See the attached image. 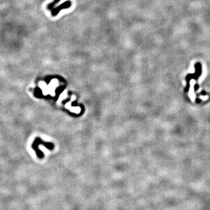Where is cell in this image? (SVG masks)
<instances>
[{
    "mask_svg": "<svg viewBox=\"0 0 210 210\" xmlns=\"http://www.w3.org/2000/svg\"><path fill=\"white\" fill-rule=\"evenodd\" d=\"M60 1H61V0H54V1H53L52 3H50V4H49L48 5V6H47L48 10H53L54 7Z\"/></svg>",
    "mask_w": 210,
    "mask_h": 210,
    "instance_id": "obj_2",
    "label": "cell"
},
{
    "mask_svg": "<svg viewBox=\"0 0 210 210\" xmlns=\"http://www.w3.org/2000/svg\"><path fill=\"white\" fill-rule=\"evenodd\" d=\"M71 3L70 1H67V2L62 4L61 5L59 6L57 8L52 10V16H53V17L56 16L58 14V13L60 12V11L62 9L68 8L69 7H71Z\"/></svg>",
    "mask_w": 210,
    "mask_h": 210,
    "instance_id": "obj_1",
    "label": "cell"
}]
</instances>
